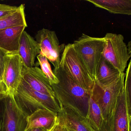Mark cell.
Listing matches in <instances>:
<instances>
[{"label": "cell", "instance_id": "cell-1", "mask_svg": "<svg viewBox=\"0 0 131 131\" xmlns=\"http://www.w3.org/2000/svg\"><path fill=\"white\" fill-rule=\"evenodd\" d=\"M54 73L59 82L51 86L59 103L86 118L91 91L81 87L60 66L54 69Z\"/></svg>", "mask_w": 131, "mask_h": 131}, {"label": "cell", "instance_id": "cell-2", "mask_svg": "<svg viewBox=\"0 0 131 131\" xmlns=\"http://www.w3.org/2000/svg\"><path fill=\"white\" fill-rule=\"evenodd\" d=\"M13 96L18 107L27 117L39 109H47L58 114L60 111L56 98L36 91L22 78Z\"/></svg>", "mask_w": 131, "mask_h": 131}, {"label": "cell", "instance_id": "cell-3", "mask_svg": "<svg viewBox=\"0 0 131 131\" xmlns=\"http://www.w3.org/2000/svg\"><path fill=\"white\" fill-rule=\"evenodd\" d=\"M125 74L122 73L114 83L108 87H101L95 82L92 94L98 104L104 121L103 130L111 131L114 111L118 95L124 88Z\"/></svg>", "mask_w": 131, "mask_h": 131}, {"label": "cell", "instance_id": "cell-4", "mask_svg": "<svg viewBox=\"0 0 131 131\" xmlns=\"http://www.w3.org/2000/svg\"><path fill=\"white\" fill-rule=\"evenodd\" d=\"M105 44L104 37H92L84 34H82L72 44L78 55L94 81Z\"/></svg>", "mask_w": 131, "mask_h": 131}, {"label": "cell", "instance_id": "cell-5", "mask_svg": "<svg viewBox=\"0 0 131 131\" xmlns=\"http://www.w3.org/2000/svg\"><path fill=\"white\" fill-rule=\"evenodd\" d=\"M60 66L81 87L86 90H92L95 81L78 55L72 44L65 45L61 55Z\"/></svg>", "mask_w": 131, "mask_h": 131}, {"label": "cell", "instance_id": "cell-6", "mask_svg": "<svg viewBox=\"0 0 131 131\" xmlns=\"http://www.w3.org/2000/svg\"><path fill=\"white\" fill-rule=\"evenodd\" d=\"M104 38L105 44L102 55L121 73H123L131 57L124 42V36L121 34L107 33Z\"/></svg>", "mask_w": 131, "mask_h": 131}, {"label": "cell", "instance_id": "cell-7", "mask_svg": "<svg viewBox=\"0 0 131 131\" xmlns=\"http://www.w3.org/2000/svg\"><path fill=\"white\" fill-rule=\"evenodd\" d=\"M35 38L40 48V54L47 58L54 69L58 68L65 45L60 44L55 32L44 28L37 32Z\"/></svg>", "mask_w": 131, "mask_h": 131}, {"label": "cell", "instance_id": "cell-8", "mask_svg": "<svg viewBox=\"0 0 131 131\" xmlns=\"http://www.w3.org/2000/svg\"><path fill=\"white\" fill-rule=\"evenodd\" d=\"M2 131H25L28 117L15 103L13 95H5L3 99Z\"/></svg>", "mask_w": 131, "mask_h": 131}, {"label": "cell", "instance_id": "cell-9", "mask_svg": "<svg viewBox=\"0 0 131 131\" xmlns=\"http://www.w3.org/2000/svg\"><path fill=\"white\" fill-rule=\"evenodd\" d=\"M23 66L22 58L18 54L5 55L2 80L8 94L13 95L17 92L22 80Z\"/></svg>", "mask_w": 131, "mask_h": 131}, {"label": "cell", "instance_id": "cell-10", "mask_svg": "<svg viewBox=\"0 0 131 131\" xmlns=\"http://www.w3.org/2000/svg\"><path fill=\"white\" fill-rule=\"evenodd\" d=\"M22 77L31 88L36 91L56 98L50 83L38 67L35 66L27 68L23 66Z\"/></svg>", "mask_w": 131, "mask_h": 131}, {"label": "cell", "instance_id": "cell-11", "mask_svg": "<svg viewBox=\"0 0 131 131\" xmlns=\"http://www.w3.org/2000/svg\"><path fill=\"white\" fill-rule=\"evenodd\" d=\"M60 111L58 117L68 131H94L86 118L72 108L59 103Z\"/></svg>", "mask_w": 131, "mask_h": 131}, {"label": "cell", "instance_id": "cell-12", "mask_svg": "<svg viewBox=\"0 0 131 131\" xmlns=\"http://www.w3.org/2000/svg\"><path fill=\"white\" fill-rule=\"evenodd\" d=\"M27 27L19 25L0 31V49L5 54H18L21 37Z\"/></svg>", "mask_w": 131, "mask_h": 131}, {"label": "cell", "instance_id": "cell-13", "mask_svg": "<svg viewBox=\"0 0 131 131\" xmlns=\"http://www.w3.org/2000/svg\"><path fill=\"white\" fill-rule=\"evenodd\" d=\"M40 51L36 40L25 31L20 39L18 54L23 61L24 66L31 68L35 66V59Z\"/></svg>", "mask_w": 131, "mask_h": 131}, {"label": "cell", "instance_id": "cell-14", "mask_svg": "<svg viewBox=\"0 0 131 131\" xmlns=\"http://www.w3.org/2000/svg\"><path fill=\"white\" fill-rule=\"evenodd\" d=\"M130 117L124 88L118 98L114 111L111 131H129Z\"/></svg>", "mask_w": 131, "mask_h": 131}, {"label": "cell", "instance_id": "cell-15", "mask_svg": "<svg viewBox=\"0 0 131 131\" xmlns=\"http://www.w3.org/2000/svg\"><path fill=\"white\" fill-rule=\"evenodd\" d=\"M122 73L102 55L98 66L95 82L101 87H105L114 83Z\"/></svg>", "mask_w": 131, "mask_h": 131}, {"label": "cell", "instance_id": "cell-16", "mask_svg": "<svg viewBox=\"0 0 131 131\" xmlns=\"http://www.w3.org/2000/svg\"><path fill=\"white\" fill-rule=\"evenodd\" d=\"M58 114L47 109H39L28 116L27 129L34 128L49 130L53 126Z\"/></svg>", "mask_w": 131, "mask_h": 131}, {"label": "cell", "instance_id": "cell-17", "mask_svg": "<svg viewBox=\"0 0 131 131\" xmlns=\"http://www.w3.org/2000/svg\"><path fill=\"white\" fill-rule=\"evenodd\" d=\"M110 13L131 15V0H87Z\"/></svg>", "mask_w": 131, "mask_h": 131}, {"label": "cell", "instance_id": "cell-18", "mask_svg": "<svg viewBox=\"0 0 131 131\" xmlns=\"http://www.w3.org/2000/svg\"><path fill=\"white\" fill-rule=\"evenodd\" d=\"M86 120L94 131H102L104 121L101 109L91 92Z\"/></svg>", "mask_w": 131, "mask_h": 131}, {"label": "cell", "instance_id": "cell-19", "mask_svg": "<svg viewBox=\"0 0 131 131\" xmlns=\"http://www.w3.org/2000/svg\"><path fill=\"white\" fill-rule=\"evenodd\" d=\"M19 25L27 26L25 13V6L21 4L14 12L0 18V31Z\"/></svg>", "mask_w": 131, "mask_h": 131}, {"label": "cell", "instance_id": "cell-20", "mask_svg": "<svg viewBox=\"0 0 131 131\" xmlns=\"http://www.w3.org/2000/svg\"><path fill=\"white\" fill-rule=\"evenodd\" d=\"M37 58L38 63L40 66L41 69L50 82L51 85L57 84L59 81L54 72L52 71L50 65L49 64L47 58L42 55H38Z\"/></svg>", "mask_w": 131, "mask_h": 131}, {"label": "cell", "instance_id": "cell-21", "mask_svg": "<svg viewBox=\"0 0 131 131\" xmlns=\"http://www.w3.org/2000/svg\"><path fill=\"white\" fill-rule=\"evenodd\" d=\"M125 78L124 89L127 108L128 115L131 117V60L126 70Z\"/></svg>", "mask_w": 131, "mask_h": 131}, {"label": "cell", "instance_id": "cell-22", "mask_svg": "<svg viewBox=\"0 0 131 131\" xmlns=\"http://www.w3.org/2000/svg\"><path fill=\"white\" fill-rule=\"evenodd\" d=\"M18 7L0 4V18L13 13L17 9Z\"/></svg>", "mask_w": 131, "mask_h": 131}, {"label": "cell", "instance_id": "cell-23", "mask_svg": "<svg viewBox=\"0 0 131 131\" xmlns=\"http://www.w3.org/2000/svg\"><path fill=\"white\" fill-rule=\"evenodd\" d=\"M48 131H68L58 116L53 126Z\"/></svg>", "mask_w": 131, "mask_h": 131}, {"label": "cell", "instance_id": "cell-24", "mask_svg": "<svg viewBox=\"0 0 131 131\" xmlns=\"http://www.w3.org/2000/svg\"><path fill=\"white\" fill-rule=\"evenodd\" d=\"M5 95H0V131H2L3 115H4V104L3 99Z\"/></svg>", "mask_w": 131, "mask_h": 131}, {"label": "cell", "instance_id": "cell-25", "mask_svg": "<svg viewBox=\"0 0 131 131\" xmlns=\"http://www.w3.org/2000/svg\"><path fill=\"white\" fill-rule=\"evenodd\" d=\"M2 50L0 49V78L2 80L4 67V57L5 55Z\"/></svg>", "mask_w": 131, "mask_h": 131}, {"label": "cell", "instance_id": "cell-26", "mask_svg": "<svg viewBox=\"0 0 131 131\" xmlns=\"http://www.w3.org/2000/svg\"><path fill=\"white\" fill-rule=\"evenodd\" d=\"M3 94L7 95L8 93L4 84L0 78V95Z\"/></svg>", "mask_w": 131, "mask_h": 131}, {"label": "cell", "instance_id": "cell-27", "mask_svg": "<svg viewBox=\"0 0 131 131\" xmlns=\"http://www.w3.org/2000/svg\"><path fill=\"white\" fill-rule=\"evenodd\" d=\"M48 130L42 128H29L27 129L25 131H48Z\"/></svg>", "mask_w": 131, "mask_h": 131}, {"label": "cell", "instance_id": "cell-28", "mask_svg": "<svg viewBox=\"0 0 131 131\" xmlns=\"http://www.w3.org/2000/svg\"><path fill=\"white\" fill-rule=\"evenodd\" d=\"M128 49V53L131 56V41L128 42L127 45Z\"/></svg>", "mask_w": 131, "mask_h": 131}, {"label": "cell", "instance_id": "cell-29", "mask_svg": "<svg viewBox=\"0 0 131 131\" xmlns=\"http://www.w3.org/2000/svg\"><path fill=\"white\" fill-rule=\"evenodd\" d=\"M129 131H131V117H130L129 120Z\"/></svg>", "mask_w": 131, "mask_h": 131}]
</instances>
